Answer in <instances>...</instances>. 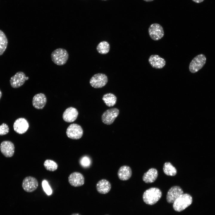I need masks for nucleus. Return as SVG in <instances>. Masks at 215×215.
<instances>
[{"label": "nucleus", "mask_w": 215, "mask_h": 215, "mask_svg": "<svg viewBox=\"0 0 215 215\" xmlns=\"http://www.w3.org/2000/svg\"><path fill=\"white\" fill-rule=\"evenodd\" d=\"M162 196V192L159 188L153 187L147 189L144 192L142 198L146 204L153 205L159 200Z\"/></svg>", "instance_id": "obj_1"}, {"label": "nucleus", "mask_w": 215, "mask_h": 215, "mask_svg": "<svg viewBox=\"0 0 215 215\" xmlns=\"http://www.w3.org/2000/svg\"><path fill=\"white\" fill-rule=\"evenodd\" d=\"M192 202V198L188 194H183L173 203V208L175 211L180 212L190 206Z\"/></svg>", "instance_id": "obj_2"}, {"label": "nucleus", "mask_w": 215, "mask_h": 215, "mask_svg": "<svg viewBox=\"0 0 215 215\" xmlns=\"http://www.w3.org/2000/svg\"><path fill=\"white\" fill-rule=\"evenodd\" d=\"M51 57L54 63L57 65L61 66L66 63L69 58V54L65 49L59 48L52 52Z\"/></svg>", "instance_id": "obj_3"}, {"label": "nucleus", "mask_w": 215, "mask_h": 215, "mask_svg": "<svg viewBox=\"0 0 215 215\" xmlns=\"http://www.w3.org/2000/svg\"><path fill=\"white\" fill-rule=\"evenodd\" d=\"M206 58L203 54H200L194 57L190 62L189 68L190 72L195 73L202 69L206 63Z\"/></svg>", "instance_id": "obj_4"}, {"label": "nucleus", "mask_w": 215, "mask_h": 215, "mask_svg": "<svg viewBox=\"0 0 215 215\" xmlns=\"http://www.w3.org/2000/svg\"><path fill=\"white\" fill-rule=\"evenodd\" d=\"M148 32L150 38L154 41L160 39L164 35L163 27L159 24L157 23L152 24L150 25L148 29Z\"/></svg>", "instance_id": "obj_5"}, {"label": "nucleus", "mask_w": 215, "mask_h": 215, "mask_svg": "<svg viewBox=\"0 0 215 215\" xmlns=\"http://www.w3.org/2000/svg\"><path fill=\"white\" fill-rule=\"evenodd\" d=\"M83 131L82 127L76 124H70L67 128L66 134L69 138L73 139H80L83 135Z\"/></svg>", "instance_id": "obj_6"}, {"label": "nucleus", "mask_w": 215, "mask_h": 215, "mask_svg": "<svg viewBox=\"0 0 215 215\" xmlns=\"http://www.w3.org/2000/svg\"><path fill=\"white\" fill-rule=\"evenodd\" d=\"M108 82V77L105 74L102 73L94 74L90 78L89 81L91 86L96 88L104 87Z\"/></svg>", "instance_id": "obj_7"}, {"label": "nucleus", "mask_w": 215, "mask_h": 215, "mask_svg": "<svg viewBox=\"0 0 215 215\" xmlns=\"http://www.w3.org/2000/svg\"><path fill=\"white\" fill-rule=\"evenodd\" d=\"M119 110L116 108L108 109L106 110L102 116V122L106 125L112 124L118 116Z\"/></svg>", "instance_id": "obj_8"}, {"label": "nucleus", "mask_w": 215, "mask_h": 215, "mask_svg": "<svg viewBox=\"0 0 215 215\" xmlns=\"http://www.w3.org/2000/svg\"><path fill=\"white\" fill-rule=\"evenodd\" d=\"M38 186V182L35 177L28 176L23 180L22 186L24 190L27 192H32L36 190Z\"/></svg>", "instance_id": "obj_9"}, {"label": "nucleus", "mask_w": 215, "mask_h": 215, "mask_svg": "<svg viewBox=\"0 0 215 215\" xmlns=\"http://www.w3.org/2000/svg\"><path fill=\"white\" fill-rule=\"evenodd\" d=\"M26 80L27 77L25 73L19 71L11 77L10 82L11 86L16 88L22 86Z\"/></svg>", "instance_id": "obj_10"}, {"label": "nucleus", "mask_w": 215, "mask_h": 215, "mask_svg": "<svg viewBox=\"0 0 215 215\" xmlns=\"http://www.w3.org/2000/svg\"><path fill=\"white\" fill-rule=\"evenodd\" d=\"M0 149L1 153L6 157H10L14 155L15 146L10 141H4L0 144Z\"/></svg>", "instance_id": "obj_11"}, {"label": "nucleus", "mask_w": 215, "mask_h": 215, "mask_svg": "<svg viewBox=\"0 0 215 215\" xmlns=\"http://www.w3.org/2000/svg\"><path fill=\"white\" fill-rule=\"evenodd\" d=\"M29 128V124L27 120L23 118L16 119L13 125L14 130L19 134L25 133Z\"/></svg>", "instance_id": "obj_12"}, {"label": "nucleus", "mask_w": 215, "mask_h": 215, "mask_svg": "<svg viewBox=\"0 0 215 215\" xmlns=\"http://www.w3.org/2000/svg\"><path fill=\"white\" fill-rule=\"evenodd\" d=\"M183 194V191L180 187L178 186H172L167 192L166 196L167 202L168 203H173L176 199Z\"/></svg>", "instance_id": "obj_13"}, {"label": "nucleus", "mask_w": 215, "mask_h": 215, "mask_svg": "<svg viewBox=\"0 0 215 215\" xmlns=\"http://www.w3.org/2000/svg\"><path fill=\"white\" fill-rule=\"evenodd\" d=\"M68 181L70 184L75 187H79L84 183V177L81 173L75 172L70 174L68 177Z\"/></svg>", "instance_id": "obj_14"}, {"label": "nucleus", "mask_w": 215, "mask_h": 215, "mask_svg": "<svg viewBox=\"0 0 215 215\" xmlns=\"http://www.w3.org/2000/svg\"><path fill=\"white\" fill-rule=\"evenodd\" d=\"M148 61L151 67L156 69L163 68L166 64L165 59L157 55H152L149 57Z\"/></svg>", "instance_id": "obj_15"}, {"label": "nucleus", "mask_w": 215, "mask_h": 215, "mask_svg": "<svg viewBox=\"0 0 215 215\" xmlns=\"http://www.w3.org/2000/svg\"><path fill=\"white\" fill-rule=\"evenodd\" d=\"M78 113V112L76 108L73 107H69L63 113L62 118L66 122H73L77 119Z\"/></svg>", "instance_id": "obj_16"}, {"label": "nucleus", "mask_w": 215, "mask_h": 215, "mask_svg": "<svg viewBox=\"0 0 215 215\" xmlns=\"http://www.w3.org/2000/svg\"><path fill=\"white\" fill-rule=\"evenodd\" d=\"M47 102V98L43 93H39L35 95L33 98L32 105L36 109H42L45 106Z\"/></svg>", "instance_id": "obj_17"}, {"label": "nucleus", "mask_w": 215, "mask_h": 215, "mask_svg": "<svg viewBox=\"0 0 215 215\" xmlns=\"http://www.w3.org/2000/svg\"><path fill=\"white\" fill-rule=\"evenodd\" d=\"M158 176L157 170L155 168H152L144 173L142 176V179L146 183H152L156 180Z\"/></svg>", "instance_id": "obj_18"}, {"label": "nucleus", "mask_w": 215, "mask_h": 215, "mask_svg": "<svg viewBox=\"0 0 215 215\" xmlns=\"http://www.w3.org/2000/svg\"><path fill=\"white\" fill-rule=\"evenodd\" d=\"M111 187L110 183L105 179H102L99 181L96 185L98 192L103 194L108 193L110 190Z\"/></svg>", "instance_id": "obj_19"}, {"label": "nucleus", "mask_w": 215, "mask_h": 215, "mask_svg": "<svg viewBox=\"0 0 215 215\" xmlns=\"http://www.w3.org/2000/svg\"><path fill=\"white\" fill-rule=\"evenodd\" d=\"M132 173V170L130 167L124 165L119 168L118 172V176L120 180L126 181L130 178Z\"/></svg>", "instance_id": "obj_20"}, {"label": "nucleus", "mask_w": 215, "mask_h": 215, "mask_svg": "<svg viewBox=\"0 0 215 215\" xmlns=\"http://www.w3.org/2000/svg\"><path fill=\"white\" fill-rule=\"evenodd\" d=\"M102 99L106 105L109 107L114 106L116 104L117 101L116 97L111 93L105 94L103 96Z\"/></svg>", "instance_id": "obj_21"}, {"label": "nucleus", "mask_w": 215, "mask_h": 215, "mask_svg": "<svg viewBox=\"0 0 215 215\" xmlns=\"http://www.w3.org/2000/svg\"><path fill=\"white\" fill-rule=\"evenodd\" d=\"M163 170L164 173L167 176H173L177 173L176 169L170 162H166L164 164Z\"/></svg>", "instance_id": "obj_22"}, {"label": "nucleus", "mask_w": 215, "mask_h": 215, "mask_svg": "<svg viewBox=\"0 0 215 215\" xmlns=\"http://www.w3.org/2000/svg\"><path fill=\"white\" fill-rule=\"evenodd\" d=\"M98 52L102 54H105L108 53L110 49V45L109 43L106 41L100 42L96 47Z\"/></svg>", "instance_id": "obj_23"}, {"label": "nucleus", "mask_w": 215, "mask_h": 215, "mask_svg": "<svg viewBox=\"0 0 215 215\" xmlns=\"http://www.w3.org/2000/svg\"><path fill=\"white\" fill-rule=\"evenodd\" d=\"M8 40L4 33L0 30V56L3 54L7 45Z\"/></svg>", "instance_id": "obj_24"}, {"label": "nucleus", "mask_w": 215, "mask_h": 215, "mask_svg": "<svg viewBox=\"0 0 215 215\" xmlns=\"http://www.w3.org/2000/svg\"><path fill=\"white\" fill-rule=\"evenodd\" d=\"M44 166L47 171H56L58 167L57 164L54 161L50 159H47L44 162Z\"/></svg>", "instance_id": "obj_25"}, {"label": "nucleus", "mask_w": 215, "mask_h": 215, "mask_svg": "<svg viewBox=\"0 0 215 215\" xmlns=\"http://www.w3.org/2000/svg\"><path fill=\"white\" fill-rule=\"evenodd\" d=\"M91 161L88 156H85L82 157L80 160L81 165L84 168H87L91 165Z\"/></svg>", "instance_id": "obj_26"}, {"label": "nucleus", "mask_w": 215, "mask_h": 215, "mask_svg": "<svg viewBox=\"0 0 215 215\" xmlns=\"http://www.w3.org/2000/svg\"><path fill=\"white\" fill-rule=\"evenodd\" d=\"M42 186L44 190L48 195H50L52 193V190L48 182L45 180H43L42 183Z\"/></svg>", "instance_id": "obj_27"}, {"label": "nucleus", "mask_w": 215, "mask_h": 215, "mask_svg": "<svg viewBox=\"0 0 215 215\" xmlns=\"http://www.w3.org/2000/svg\"><path fill=\"white\" fill-rule=\"evenodd\" d=\"M9 127L6 123H3L0 125V136L7 134L9 132Z\"/></svg>", "instance_id": "obj_28"}, {"label": "nucleus", "mask_w": 215, "mask_h": 215, "mask_svg": "<svg viewBox=\"0 0 215 215\" xmlns=\"http://www.w3.org/2000/svg\"><path fill=\"white\" fill-rule=\"evenodd\" d=\"M204 0H192V1L196 3H199L203 2Z\"/></svg>", "instance_id": "obj_29"}, {"label": "nucleus", "mask_w": 215, "mask_h": 215, "mask_svg": "<svg viewBox=\"0 0 215 215\" xmlns=\"http://www.w3.org/2000/svg\"><path fill=\"white\" fill-rule=\"evenodd\" d=\"M70 215H81L80 214L78 213H73Z\"/></svg>", "instance_id": "obj_30"}, {"label": "nucleus", "mask_w": 215, "mask_h": 215, "mask_svg": "<svg viewBox=\"0 0 215 215\" xmlns=\"http://www.w3.org/2000/svg\"><path fill=\"white\" fill-rule=\"evenodd\" d=\"M144 1L146 2H150L154 1V0H143Z\"/></svg>", "instance_id": "obj_31"}, {"label": "nucleus", "mask_w": 215, "mask_h": 215, "mask_svg": "<svg viewBox=\"0 0 215 215\" xmlns=\"http://www.w3.org/2000/svg\"><path fill=\"white\" fill-rule=\"evenodd\" d=\"M2 95V92L0 90V99Z\"/></svg>", "instance_id": "obj_32"}, {"label": "nucleus", "mask_w": 215, "mask_h": 215, "mask_svg": "<svg viewBox=\"0 0 215 215\" xmlns=\"http://www.w3.org/2000/svg\"><path fill=\"white\" fill-rule=\"evenodd\" d=\"M103 0V1H106V0Z\"/></svg>", "instance_id": "obj_33"}, {"label": "nucleus", "mask_w": 215, "mask_h": 215, "mask_svg": "<svg viewBox=\"0 0 215 215\" xmlns=\"http://www.w3.org/2000/svg\"></svg>", "instance_id": "obj_34"}]
</instances>
